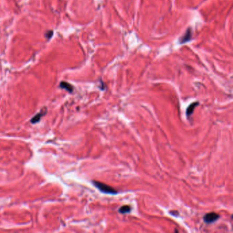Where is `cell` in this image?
<instances>
[{
  "label": "cell",
  "mask_w": 233,
  "mask_h": 233,
  "mask_svg": "<svg viewBox=\"0 0 233 233\" xmlns=\"http://www.w3.org/2000/svg\"><path fill=\"white\" fill-rule=\"evenodd\" d=\"M93 184L96 187H97L99 190L105 194H116L118 193L116 189L111 186L105 185L103 183L98 182V181H93Z\"/></svg>",
  "instance_id": "6da1fadb"
},
{
  "label": "cell",
  "mask_w": 233,
  "mask_h": 233,
  "mask_svg": "<svg viewBox=\"0 0 233 233\" xmlns=\"http://www.w3.org/2000/svg\"><path fill=\"white\" fill-rule=\"evenodd\" d=\"M219 215L215 213H209L206 214L204 216V221L207 224L214 222L215 221L217 220L219 218Z\"/></svg>",
  "instance_id": "7a4b0ae2"
},
{
  "label": "cell",
  "mask_w": 233,
  "mask_h": 233,
  "mask_svg": "<svg viewBox=\"0 0 233 233\" xmlns=\"http://www.w3.org/2000/svg\"><path fill=\"white\" fill-rule=\"evenodd\" d=\"M199 105V103L198 102H195V103H193L187 107V116L188 117H189L192 114L193 112H194V110L195 107H196V106L198 105Z\"/></svg>",
  "instance_id": "3957f363"
},
{
  "label": "cell",
  "mask_w": 233,
  "mask_h": 233,
  "mask_svg": "<svg viewBox=\"0 0 233 233\" xmlns=\"http://www.w3.org/2000/svg\"><path fill=\"white\" fill-rule=\"evenodd\" d=\"M191 32L190 29H188V30L187 31V32L185 33V34L181 38V40H180V43H185V42L189 41L191 38Z\"/></svg>",
  "instance_id": "277c9868"
},
{
  "label": "cell",
  "mask_w": 233,
  "mask_h": 233,
  "mask_svg": "<svg viewBox=\"0 0 233 233\" xmlns=\"http://www.w3.org/2000/svg\"><path fill=\"white\" fill-rule=\"evenodd\" d=\"M131 207L129 205H124V206H122V207H120L119 208V213H122V214H125V213H128L129 212L131 211Z\"/></svg>",
  "instance_id": "5b68a950"
},
{
  "label": "cell",
  "mask_w": 233,
  "mask_h": 233,
  "mask_svg": "<svg viewBox=\"0 0 233 233\" xmlns=\"http://www.w3.org/2000/svg\"><path fill=\"white\" fill-rule=\"evenodd\" d=\"M60 87L62 88L65 89V90H66L70 92H72V90H73L72 86L71 84H69V83H66V82H62L60 83Z\"/></svg>",
  "instance_id": "8992f818"
},
{
  "label": "cell",
  "mask_w": 233,
  "mask_h": 233,
  "mask_svg": "<svg viewBox=\"0 0 233 233\" xmlns=\"http://www.w3.org/2000/svg\"><path fill=\"white\" fill-rule=\"evenodd\" d=\"M42 115H43V113H38V114L36 115V116H34V118L32 119L31 122H32V123H36V122H38L39 120H40V119H41V117L42 116Z\"/></svg>",
  "instance_id": "52a82bcc"
},
{
  "label": "cell",
  "mask_w": 233,
  "mask_h": 233,
  "mask_svg": "<svg viewBox=\"0 0 233 233\" xmlns=\"http://www.w3.org/2000/svg\"><path fill=\"white\" fill-rule=\"evenodd\" d=\"M53 31H49V32H47L46 33V37L47 38H49V39L51 37V36H53Z\"/></svg>",
  "instance_id": "ba28073f"
}]
</instances>
